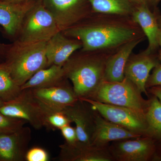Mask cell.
Returning a JSON list of instances; mask_svg holds the SVG:
<instances>
[{
    "label": "cell",
    "mask_w": 161,
    "mask_h": 161,
    "mask_svg": "<svg viewBox=\"0 0 161 161\" xmlns=\"http://www.w3.org/2000/svg\"><path fill=\"white\" fill-rule=\"evenodd\" d=\"M59 31L54 18L37 0L24 18L16 40L23 43L47 41Z\"/></svg>",
    "instance_id": "5b68a950"
},
{
    "label": "cell",
    "mask_w": 161,
    "mask_h": 161,
    "mask_svg": "<svg viewBox=\"0 0 161 161\" xmlns=\"http://www.w3.org/2000/svg\"><path fill=\"white\" fill-rule=\"evenodd\" d=\"M63 67L57 65L38 71L21 87V90L33 89L57 85L66 80Z\"/></svg>",
    "instance_id": "ffe728a7"
},
{
    "label": "cell",
    "mask_w": 161,
    "mask_h": 161,
    "mask_svg": "<svg viewBox=\"0 0 161 161\" xmlns=\"http://www.w3.org/2000/svg\"><path fill=\"white\" fill-rule=\"evenodd\" d=\"M60 130L65 139V142L68 143L74 144L78 141L75 128L71 126L70 125L62 127Z\"/></svg>",
    "instance_id": "83f0119b"
},
{
    "label": "cell",
    "mask_w": 161,
    "mask_h": 161,
    "mask_svg": "<svg viewBox=\"0 0 161 161\" xmlns=\"http://www.w3.org/2000/svg\"><path fill=\"white\" fill-rule=\"evenodd\" d=\"M49 155L46 150L40 147H35L27 150L25 156L26 161H47Z\"/></svg>",
    "instance_id": "484cf974"
},
{
    "label": "cell",
    "mask_w": 161,
    "mask_h": 161,
    "mask_svg": "<svg viewBox=\"0 0 161 161\" xmlns=\"http://www.w3.org/2000/svg\"><path fill=\"white\" fill-rule=\"evenodd\" d=\"M51 14L61 31L93 12L89 0H40Z\"/></svg>",
    "instance_id": "ba28073f"
},
{
    "label": "cell",
    "mask_w": 161,
    "mask_h": 161,
    "mask_svg": "<svg viewBox=\"0 0 161 161\" xmlns=\"http://www.w3.org/2000/svg\"><path fill=\"white\" fill-rule=\"evenodd\" d=\"M81 47L82 43L79 40L66 36L62 31L58 32L47 42V66H63L71 56Z\"/></svg>",
    "instance_id": "2e32d148"
},
{
    "label": "cell",
    "mask_w": 161,
    "mask_h": 161,
    "mask_svg": "<svg viewBox=\"0 0 161 161\" xmlns=\"http://www.w3.org/2000/svg\"><path fill=\"white\" fill-rule=\"evenodd\" d=\"M128 78L117 82L103 81L90 99L114 105L126 107L145 114L149 100Z\"/></svg>",
    "instance_id": "277c9868"
},
{
    "label": "cell",
    "mask_w": 161,
    "mask_h": 161,
    "mask_svg": "<svg viewBox=\"0 0 161 161\" xmlns=\"http://www.w3.org/2000/svg\"><path fill=\"white\" fill-rule=\"evenodd\" d=\"M159 52L158 53V57L160 62L161 63V33L159 36L158 40Z\"/></svg>",
    "instance_id": "e575fe53"
},
{
    "label": "cell",
    "mask_w": 161,
    "mask_h": 161,
    "mask_svg": "<svg viewBox=\"0 0 161 161\" xmlns=\"http://www.w3.org/2000/svg\"><path fill=\"white\" fill-rule=\"evenodd\" d=\"M114 53L79 49L64 64V76L78 98H90L97 91L104 81L107 60Z\"/></svg>",
    "instance_id": "7a4b0ae2"
},
{
    "label": "cell",
    "mask_w": 161,
    "mask_h": 161,
    "mask_svg": "<svg viewBox=\"0 0 161 161\" xmlns=\"http://www.w3.org/2000/svg\"><path fill=\"white\" fill-rule=\"evenodd\" d=\"M145 38H137L131 40L110 56L107 61L104 81L117 82L124 80L127 61L136 47L144 41Z\"/></svg>",
    "instance_id": "d6986e66"
},
{
    "label": "cell",
    "mask_w": 161,
    "mask_h": 161,
    "mask_svg": "<svg viewBox=\"0 0 161 161\" xmlns=\"http://www.w3.org/2000/svg\"><path fill=\"white\" fill-rule=\"evenodd\" d=\"M48 111L35 98L30 89L22 90L16 98L4 102L0 107V112L4 115L26 120L36 130L46 128Z\"/></svg>",
    "instance_id": "8992f818"
},
{
    "label": "cell",
    "mask_w": 161,
    "mask_h": 161,
    "mask_svg": "<svg viewBox=\"0 0 161 161\" xmlns=\"http://www.w3.org/2000/svg\"><path fill=\"white\" fill-rule=\"evenodd\" d=\"M0 1H5V2H10V3H18L23 2L26 0H0Z\"/></svg>",
    "instance_id": "d590c367"
},
{
    "label": "cell",
    "mask_w": 161,
    "mask_h": 161,
    "mask_svg": "<svg viewBox=\"0 0 161 161\" xmlns=\"http://www.w3.org/2000/svg\"><path fill=\"white\" fill-rule=\"evenodd\" d=\"M72 121L62 112L49 110L47 117L46 128L53 130H60L67 125H70Z\"/></svg>",
    "instance_id": "d4e9b609"
},
{
    "label": "cell",
    "mask_w": 161,
    "mask_h": 161,
    "mask_svg": "<svg viewBox=\"0 0 161 161\" xmlns=\"http://www.w3.org/2000/svg\"><path fill=\"white\" fill-rule=\"evenodd\" d=\"M157 8L152 10L146 3H144L136 6L131 15L148 39L149 44L146 49L151 52H155L159 48V38L161 31L157 19L156 9Z\"/></svg>",
    "instance_id": "ac0fdd59"
},
{
    "label": "cell",
    "mask_w": 161,
    "mask_h": 161,
    "mask_svg": "<svg viewBox=\"0 0 161 161\" xmlns=\"http://www.w3.org/2000/svg\"><path fill=\"white\" fill-rule=\"evenodd\" d=\"M93 12L131 16L135 6L128 0H89Z\"/></svg>",
    "instance_id": "7402d4cb"
},
{
    "label": "cell",
    "mask_w": 161,
    "mask_h": 161,
    "mask_svg": "<svg viewBox=\"0 0 161 161\" xmlns=\"http://www.w3.org/2000/svg\"><path fill=\"white\" fill-rule=\"evenodd\" d=\"M91 105L103 117L134 133L146 135L147 123L145 114L126 107L103 103L90 99L79 98Z\"/></svg>",
    "instance_id": "52a82bcc"
},
{
    "label": "cell",
    "mask_w": 161,
    "mask_h": 161,
    "mask_svg": "<svg viewBox=\"0 0 161 161\" xmlns=\"http://www.w3.org/2000/svg\"><path fill=\"white\" fill-rule=\"evenodd\" d=\"M47 42L23 43L15 40L9 45L4 62L20 87L38 71L48 67Z\"/></svg>",
    "instance_id": "3957f363"
},
{
    "label": "cell",
    "mask_w": 161,
    "mask_h": 161,
    "mask_svg": "<svg viewBox=\"0 0 161 161\" xmlns=\"http://www.w3.org/2000/svg\"><path fill=\"white\" fill-rule=\"evenodd\" d=\"M148 94L155 96L161 103V86L151 87L147 89Z\"/></svg>",
    "instance_id": "f1b7e54d"
},
{
    "label": "cell",
    "mask_w": 161,
    "mask_h": 161,
    "mask_svg": "<svg viewBox=\"0 0 161 161\" xmlns=\"http://www.w3.org/2000/svg\"><path fill=\"white\" fill-rule=\"evenodd\" d=\"M4 103V102L3 101V100H1V99H0V107L2 106V105H3V104Z\"/></svg>",
    "instance_id": "8d00e7d4"
},
{
    "label": "cell",
    "mask_w": 161,
    "mask_h": 161,
    "mask_svg": "<svg viewBox=\"0 0 161 161\" xmlns=\"http://www.w3.org/2000/svg\"><path fill=\"white\" fill-rule=\"evenodd\" d=\"M95 111L90 104L79 99L61 111L72 123H75L78 140L80 142L92 144L95 127Z\"/></svg>",
    "instance_id": "7c38bea8"
},
{
    "label": "cell",
    "mask_w": 161,
    "mask_h": 161,
    "mask_svg": "<svg viewBox=\"0 0 161 161\" xmlns=\"http://www.w3.org/2000/svg\"><path fill=\"white\" fill-rule=\"evenodd\" d=\"M145 3L152 10L158 8L159 3L161 0H144Z\"/></svg>",
    "instance_id": "1f68e13d"
},
{
    "label": "cell",
    "mask_w": 161,
    "mask_h": 161,
    "mask_svg": "<svg viewBox=\"0 0 161 161\" xmlns=\"http://www.w3.org/2000/svg\"><path fill=\"white\" fill-rule=\"evenodd\" d=\"M156 14L157 19L159 28L161 31V14L160 13L158 8L156 9Z\"/></svg>",
    "instance_id": "d6a6232c"
},
{
    "label": "cell",
    "mask_w": 161,
    "mask_h": 161,
    "mask_svg": "<svg viewBox=\"0 0 161 161\" xmlns=\"http://www.w3.org/2000/svg\"><path fill=\"white\" fill-rule=\"evenodd\" d=\"M134 6H138L145 3L144 0H128Z\"/></svg>",
    "instance_id": "836d02e7"
},
{
    "label": "cell",
    "mask_w": 161,
    "mask_h": 161,
    "mask_svg": "<svg viewBox=\"0 0 161 161\" xmlns=\"http://www.w3.org/2000/svg\"><path fill=\"white\" fill-rule=\"evenodd\" d=\"M114 161H151L156 149L155 141L142 136L137 138L114 141L109 146Z\"/></svg>",
    "instance_id": "9c48e42d"
},
{
    "label": "cell",
    "mask_w": 161,
    "mask_h": 161,
    "mask_svg": "<svg viewBox=\"0 0 161 161\" xmlns=\"http://www.w3.org/2000/svg\"><path fill=\"white\" fill-rule=\"evenodd\" d=\"M94 117L95 127L92 141L93 145L108 146L110 142L142 136L107 120L96 110Z\"/></svg>",
    "instance_id": "e0dca14e"
},
{
    "label": "cell",
    "mask_w": 161,
    "mask_h": 161,
    "mask_svg": "<svg viewBox=\"0 0 161 161\" xmlns=\"http://www.w3.org/2000/svg\"><path fill=\"white\" fill-rule=\"evenodd\" d=\"M151 161H161V143H156L155 151Z\"/></svg>",
    "instance_id": "4dcf8cb0"
},
{
    "label": "cell",
    "mask_w": 161,
    "mask_h": 161,
    "mask_svg": "<svg viewBox=\"0 0 161 161\" xmlns=\"http://www.w3.org/2000/svg\"><path fill=\"white\" fill-rule=\"evenodd\" d=\"M145 117L147 123L146 136L155 141L156 143H161V103L155 96L151 95Z\"/></svg>",
    "instance_id": "44dd1931"
},
{
    "label": "cell",
    "mask_w": 161,
    "mask_h": 161,
    "mask_svg": "<svg viewBox=\"0 0 161 161\" xmlns=\"http://www.w3.org/2000/svg\"><path fill=\"white\" fill-rule=\"evenodd\" d=\"M26 123V120L9 117L0 112V134L16 132Z\"/></svg>",
    "instance_id": "cb8c5ba5"
},
{
    "label": "cell",
    "mask_w": 161,
    "mask_h": 161,
    "mask_svg": "<svg viewBox=\"0 0 161 161\" xmlns=\"http://www.w3.org/2000/svg\"><path fill=\"white\" fill-rule=\"evenodd\" d=\"M9 45L10 44H6L0 42V63L5 61L6 52Z\"/></svg>",
    "instance_id": "f546056e"
},
{
    "label": "cell",
    "mask_w": 161,
    "mask_h": 161,
    "mask_svg": "<svg viewBox=\"0 0 161 161\" xmlns=\"http://www.w3.org/2000/svg\"><path fill=\"white\" fill-rule=\"evenodd\" d=\"M147 49L136 54H132L127 61L125 69V78L131 80L142 94L148 97L146 83L150 72L160 63L158 54Z\"/></svg>",
    "instance_id": "30bf717a"
},
{
    "label": "cell",
    "mask_w": 161,
    "mask_h": 161,
    "mask_svg": "<svg viewBox=\"0 0 161 161\" xmlns=\"http://www.w3.org/2000/svg\"><path fill=\"white\" fill-rule=\"evenodd\" d=\"M66 79L62 83L47 87L30 89L35 98L46 108L61 112L79 99Z\"/></svg>",
    "instance_id": "8fae6325"
},
{
    "label": "cell",
    "mask_w": 161,
    "mask_h": 161,
    "mask_svg": "<svg viewBox=\"0 0 161 161\" xmlns=\"http://www.w3.org/2000/svg\"><path fill=\"white\" fill-rule=\"evenodd\" d=\"M22 90L12 76L9 67L5 62L0 63V99L4 102L16 98Z\"/></svg>",
    "instance_id": "603a6c76"
},
{
    "label": "cell",
    "mask_w": 161,
    "mask_h": 161,
    "mask_svg": "<svg viewBox=\"0 0 161 161\" xmlns=\"http://www.w3.org/2000/svg\"><path fill=\"white\" fill-rule=\"evenodd\" d=\"M37 0L14 3L0 1V25L7 37L15 41L24 18Z\"/></svg>",
    "instance_id": "5bb4252c"
},
{
    "label": "cell",
    "mask_w": 161,
    "mask_h": 161,
    "mask_svg": "<svg viewBox=\"0 0 161 161\" xmlns=\"http://www.w3.org/2000/svg\"><path fill=\"white\" fill-rule=\"evenodd\" d=\"M62 32L80 41L83 51L115 52L131 40L146 37L131 16L95 12Z\"/></svg>",
    "instance_id": "6da1fadb"
},
{
    "label": "cell",
    "mask_w": 161,
    "mask_h": 161,
    "mask_svg": "<svg viewBox=\"0 0 161 161\" xmlns=\"http://www.w3.org/2000/svg\"><path fill=\"white\" fill-rule=\"evenodd\" d=\"M161 86V63H160L152 70L146 83V88L153 86Z\"/></svg>",
    "instance_id": "4316f807"
},
{
    "label": "cell",
    "mask_w": 161,
    "mask_h": 161,
    "mask_svg": "<svg viewBox=\"0 0 161 161\" xmlns=\"http://www.w3.org/2000/svg\"><path fill=\"white\" fill-rule=\"evenodd\" d=\"M31 138L29 127H23L12 133L0 134V161H25Z\"/></svg>",
    "instance_id": "9a60e30c"
},
{
    "label": "cell",
    "mask_w": 161,
    "mask_h": 161,
    "mask_svg": "<svg viewBox=\"0 0 161 161\" xmlns=\"http://www.w3.org/2000/svg\"><path fill=\"white\" fill-rule=\"evenodd\" d=\"M109 146H96L78 141L74 144L65 142L59 146L60 153L57 159L60 161H114Z\"/></svg>",
    "instance_id": "4fadbf2b"
}]
</instances>
